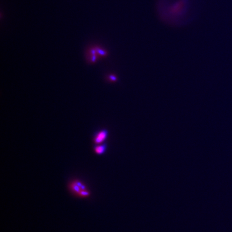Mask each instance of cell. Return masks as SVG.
Segmentation results:
<instances>
[{
    "label": "cell",
    "mask_w": 232,
    "mask_h": 232,
    "mask_svg": "<svg viewBox=\"0 0 232 232\" xmlns=\"http://www.w3.org/2000/svg\"><path fill=\"white\" fill-rule=\"evenodd\" d=\"M107 148V144L104 143L102 144H96L94 146V150L96 154L101 155L106 152Z\"/></svg>",
    "instance_id": "cell-3"
},
{
    "label": "cell",
    "mask_w": 232,
    "mask_h": 232,
    "mask_svg": "<svg viewBox=\"0 0 232 232\" xmlns=\"http://www.w3.org/2000/svg\"><path fill=\"white\" fill-rule=\"evenodd\" d=\"M96 52L99 53L100 55H106L107 54L106 52L103 51V50H102L101 49L98 48V47H96Z\"/></svg>",
    "instance_id": "cell-4"
},
{
    "label": "cell",
    "mask_w": 232,
    "mask_h": 232,
    "mask_svg": "<svg viewBox=\"0 0 232 232\" xmlns=\"http://www.w3.org/2000/svg\"><path fill=\"white\" fill-rule=\"evenodd\" d=\"M69 190L73 195L81 198H87L90 197V192L86 184L78 179H74L69 182L68 185Z\"/></svg>",
    "instance_id": "cell-1"
},
{
    "label": "cell",
    "mask_w": 232,
    "mask_h": 232,
    "mask_svg": "<svg viewBox=\"0 0 232 232\" xmlns=\"http://www.w3.org/2000/svg\"><path fill=\"white\" fill-rule=\"evenodd\" d=\"M109 135L108 131L103 129L101 131H98L94 133L93 135V141L96 144H101L103 143L104 141L107 139Z\"/></svg>",
    "instance_id": "cell-2"
},
{
    "label": "cell",
    "mask_w": 232,
    "mask_h": 232,
    "mask_svg": "<svg viewBox=\"0 0 232 232\" xmlns=\"http://www.w3.org/2000/svg\"><path fill=\"white\" fill-rule=\"evenodd\" d=\"M109 78L110 79H111V80H112V81H116V80H117V78H116L115 76L112 75H110Z\"/></svg>",
    "instance_id": "cell-5"
}]
</instances>
